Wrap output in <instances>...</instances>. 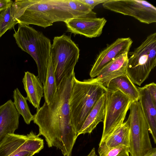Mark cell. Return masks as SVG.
<instances>
[{
    "label": "cell",
    "instance_id": "9",
    "mask_svg": "<svg viewBox=\"0 0 156 156\" xmlns=\"http://www.w3.org/2000/svg\"><path fill=\"white\" fill-rule=\"evenodd\" d=\"M103 7L115 12L133 17L141 23L156 22V8L143 0H107Z\"/></svg>",
    "mask_w": 156,
    "mask_h": 156
},
{
    "label": "cell",
    "instance_id": "24",
    "mask_svg": "<svg viewBox=\"0 0 156 156\" xmlns=\"http://www.w3.org/2000/svg\"><path fill=\"white\" fill-rule=\"evenodd\" d=\"M69 7L75 17L88 13L92 10L86 5L79 0H67Z\"/></svg>",
    "mask_w": 156,
    "mask_h": 156
},
{
    "label": "cell",
    "instance_id": "10",
    "mask_svg": "<svg viewBox=\"0 0 156 156\" xmlns=\"http://www.w3.org/2000/svg\"><path fill=\"white\" fill-rule=\"evenodd\" d=\"M107 21L104 17H97L96 13L92 11L88 14L69 19L65 23L68 30L71 33L92 38L101 35Z\"/></svg>",
    "mask_w": 156,
    "mask_h": 156
},
{
    "label": "cell",
    "instance_id": "8",
    "mask_svg": "<svg viewBox=\"0 0 156 156\" xmlns=\"http://www.w3.org/2000/svg\"><path fill=\"white\" fill-rule=\"evenodd\" d=\"M106 95L103 128L101 140L124 122L133 101L119 90L107 89Z\"/></svg>",
    "mask_w": 156,
    "mask_h": 156
},
{
    "label": "cell",
    "instance_id": "1",
    "mask_svg": "<svg viewBox=\"0 0 156 156\" xmlns=\"http://www.w3.org/2000/svg\"><path fill=\"white\" fill-rule=\"evenodd\" d=\"M75 77L74 70L65 76L57 86L53 102H44L34 115V122L39 127L37 135L43 136L48 147H55L64 156H71L77 137L71 123L69 106Z\"/></svg>",
    "mask_w": 156,
    "mask_h": 156
},
{
    "label": "cell",
    "instance_id": "4",
    "mask_svg": "<svg viewBox=\"0 0 156 156\" xmlns=\"http://www.w3.org/2000/svg\"><path fill=\"white\" fill-rule=\"evenodd\" d=\"M14 30L13 36L17 44L34 60L37 68V76L44 84L50 55V40L41 32L28 25L19 24L18 30Z\"/></svg>",
    "mask_w": 156,
    "mask_h": 156
},
{
    "label": "cell",
    "instance_id": "22",
    "mask_svg": "<svg viewBox=\"0 0 156 156\" xmlns=\"http://www.w3.org/2000/svg\"><path fill=\"white\" fill-rule=\"evenodd\" d=\"M25 141L13 153L22 151H26L34 153H39L44 148L43 140L35 134L32 131L27 135Z\"/></svg>",
    "mask_w": 156,
    "mask_h": 156
},
{
    "label": "cell",
    "instance_id": "26",
    "mask_svg": "<svg viewBox=\"0 0 156 156\" xmlns=\"http://www.w3.org/2000/svg\"><path fill=\"white\" fill-rule=\"evenodd\" d=\"M151 95L154 101L156 103V84L154 82L146 85L144 86Z\"/></svg>",
    "mask_w": 156,
    "mask_h": 156
},
{
    "label": "cell",
    "instance_id": "6",
    "mask_svg": "<svg viewBox=\"0 0 156 156\" xmlns=\"http://www.w3.org/2000/svg\"><path fill=\"white\" fill-rule=\"evenodd\" d=\"M50 55L58 85L65 76L74 70L80 50L70 36L64 34L54 37Z\"/></svg>",
    "mask_w": 156,
    "mask_h": 156
},
{
    "label": "cell",
    "instance_id": "25",
    "mask_svg": "<svg viewBox=\"0 0 156 156\" xmlns=\"http://www.w3.org/2000/svg\"><path fill=\"white\" fill-rule=\"evenodd\" d=\"M129 147L120 145L108 150L103 156H130Z\"/></svg>",
    "mask_w": 156,
    "mask_h": 156
},
{
    "label": "cell",
    "instance_id": "32",
    "mask_svg": "<svg viewBox=\"0 0 156 156\" xmlns=\"http://www.w3.org/2000/svg\"><path fill=\"white\" fill-rule=\"evenodd\" d=\"M12 154H10V155L9 156H11V155H12Z\"/></svg>",
    "mask_w": 156,
    "mask_h": 156
},
{
    "label": "cell",
    "instance_id": "30",
    "mask_svg": "<svg viewBox=\"0 0 156 156\" xmlns=\"http://www.w3.org/2000/svg\"><path fill=\"white\" fill-rule=\"evenodd\" d=\"M144 156H156V148H153Z\"/></svg>",
    "mask_w": 156,
    "mask_h": 156
},
{
    "label": "cell",
    "instance_id": "17",
    "mask_svg": "<svg viewBox=\"0 0 156 156\" xmlns=\"http://www.w3.org/2000/svg\"><path fill=\"white\" fill-rule=\"evenodd\" d=\"M106 92L97 101L88 115L77 136L81 134L90 133L99 123L103 121L105 109Z\"/></svg>",
    "mask_w": 156,
    "mask_h": 156
},
{
    "label": "cell",
    "instance_id": "28",
    "mask_svg": "<svg viewBox=\"0 0 156 156\" xmlns=\"http://www.w3.org/2000/svg\"><path fill=\"white\" fill-rule=\"evenodd\" d=\"M13 2L11 0H0V12L11 6Z\"/></svg>",
    "mask_w": 156,
    "mask_h": 156
},
{
    "label": "cell",
    "instance_id": "11",
    "mask_svg": "<svg viewBox=\"0 0 156 156\" xmlns=\"http://www.w3.org/2000/svg\"><path fill=\"white\" fill-rule=\"evenodd\" d=\"M133 42L129 37L119 38L107 46L97 56L90 73V77H96L106 64L119 55L129 52Z\"/></svg>",
    "mask_w": 156,
    "mask_h": 156
},
{
    "label": "cell",
    "instance_id": "18",
    "mask_svg": "<svg viewBox=\"0 0 156 156\" xmlns=\"http://www.w3.org/2000/svg\"><path fill=\"white\" fill-rule=\"evenodd\" d=\"M106 88L111 90H119L133 101L139 100L140 93L138 88L126 74L112 80Z\"/></svg>",
    "mask_w": 156,
    "mask_h": 156
},
{
    "label": "cell",
    "instance_id": "13",
    "mask_svg": "<svg viewBox=\"0 0 156 156\" xmlns=\"http://www.w3.org/2000/svg\"><path fill=\"white\" fill-rule=\"evenodd\" d=\"M130 132L129 124L127 120L101 140L98 150L99 156H103L109 149L119 145L129 147Z\"/></svg>",
    "mask_w": 156,
    "mask_h": 156
},
{
    "label": "cell",
    "instance_id": "23",
    "mask_svg": "<svg viewBox=\"0 0 156 156\" xmlns=\"http://www.w3.org/2000/svg\"><path fill=\"white\" fill-rule=\"evenodd\" d=\"M18 23L13 18L12 5L0 12V38Z\"/></svg>",
    "mask_w": 156,
    "mask_h": 156
},
{
    "label": "cell",
    "instance_id": "29",
    "mask_svg": "<svg viewBox=\"0 0 156 156\" xmlns=\"http://www.w3.org/2000/svg\"><path fill=\"white\" fill-rule=\"evenodd\" d=\"M35 154L33 152L26 151H19L16 153L12 154L11 156H33Z\"/></svg>",
    "mask_w": 156,
    "mask_h": 156
},
{
    "label": "cell",
    "instance_id": "31",
    "mask_svg": "<svg viewBox=\"0 0 156 156\" xmlns=\"http://www.w3.org/2000/svg\"><path fill=\"white\" fill-rule=\"evenodd\" d=\"M87 156H98L94 147L92 148L90 153Z\"/></svg>",
    "mask_w": 156,
    "mask_h": 156
},
{
    "label": "cell",
    "instance_id": "19",
    "mask_svg": "<svg viewBox=\"0 0 156 156\" xmlns=\"http://www.w3.org/2000/svg\"><path fill=\"white\" fill-rule=\"evenodd\" d=\"M27 135L8 134L0 141V156H9L26 140Z\"/></svg>",
    "mask_w": 156,
    "mask_h": 156
},
{
    "label": "cell",
    "instance_id": "27",
    "mask_svg": "<svg viewBox=\"0 0 156 156\" xmlns=\"http://www.w3.org/2000/svg\"><path fill=\"white\" fill-rule=\"evenodd\" d=\"M79 1L87 5L92 10L96 6L99 4L103 3L106 2L107 0H79Z\"/></svg>",
    "mask_w": 156,
    "mask_h": 156
},
{
    "label": "cell",
    "instance_id": "14",
    "mask_svg": "<svg viewBox=\"0 0 156 156\" xmlns=\"http://www.w3.org/2000/svg\"><path fill=\"white\" fill-rule=\"evenodd\" d=\"M20 114L11 100L0 106V141L18 128Z\"/></svg>",
    "mask_w": 156,
    "mask_h": 156
},
{
    "label": "cell",
    "instance_id": "5",
    "mask_svg": "<svg viewBox=\"0 0 156 156\" xmlns=\"http://www.w3.org/2000/svg\"><path fill=\"white\" fill-rule=\"evenodd\" d=\"M131 53L126 74L134 84L140 86L156 66V32L148 35Z\"/></svg>",
    "mask_w": 156,
    "mask_h": 156
},
{
    "label": "cell",
    "instance_id": "16",
    "mask_svg": "<svg viewBox=\"0 0 156 156\" xmlns=\"http://www.w3.org/2000/svg\"><path fill=\"white\" fill-rule=\"evenodd\" d=\"M140 102L147 120L149 131L151 135L155 144H156V103L144 86L137 87Z\"/></svg>",
    "mask_w": 156,
    "mask_h": 156
},
{
    "label": "cell",
    "instance_id": "20",
    "mask_svg": "<svg viewBox=\"0 0 156 156\" xmlns=\"http://www.w3.org/2000/svg\"><path fill=\"white\" fill-rule=\"evenodd\" d=\"M45 102L49 104L54 99L57 84L51 55L49 57L46 80L43 84Z\"/></svg>",
    "mask_w": 156,
    "mask_h": 156
},
{
    "label": "cell",
    "instance_id": "3",
    "mask_svg": "<svg viewBox=\"0 0 156 156\" xmlns=\"http://www.w3.org/2000/svg\"><path fill=\"white\" fill-rule=\"evenodd\" d=\"M107 90L106 87L94 78L82 81L75 78L69 106L71 123L77 135L88 115Z\"/></svg>",
    "mask_w": 156,
    "mask_h": 156
},
{
    "label": "cell",
    "instance_id": "7",
    "mask_svg": "<svg viewBox=\"0 0 156 156\" xmlns=\"http://www.w3.org/2000/svg\"><path fill=\"white\" fill-rule=\"evenodd\" d=\"M129 109L130 156H144L153 148L148 123L138 101H132Z\"/></svg>",
    "mask_w": 156,
    "mask_h": 156
},
{
    "label": "cell",
    "instance_id": "12",
    "mask_svg": "<svg viewBox=\"0 0 156 156\" xmlns=\"http://www.w3.org/2000/svg\"><path fill=\"white\" fill-rule=\"evenodd\" d=\"M128 52L119 55L106 64L94 79L107 87L112 79L126 74Z\"/></svg>",
    "mask_w": 156,
    "mask_h": 156
},
{
    "label": "cell",
    "instance_id": "21",
    "mask_svg": "<svg viewBox=\"0 0 156 156\" xmlns=\"http://www.w3.org/2000/svg\"><path fill=\"white\" fill-rule=\"evenodd\" d=\"M13 97V103L16 110L23 116L25 122L29 124L31 121H33L34 115L30 112L26 98L23 96L18 88L14 91Z\"/></svg>",
    "mask_w": 156,
    "mask_h": 156
},
{
    "label": "cell",
    "instance_id": "15",
    "mask_svg": "<svg viewBox=\"0 0 156 156\" xmlns=\"http://www.w3.org/2000/svg\"><path fill=\"white\" fill-rule=\"evenodd\" d=\"M22 82L27 93V100L37 110L38 109L41 99L44 96L43 83L37 76L28 71L25 72Z\"/></svg>",
    "mask_w": 156,
    "mask_h": 156
},
{
    "label": "cell",
    "instance_id": "2",
    "mask_svg": "<svg viewBox=\"0 0 156 156\" xmlns=\"http://www.w3.org/2000/svg\"><path fill=\"white\" fill-rule=\"evenodd\" d=\"M12 7L13 18L19 24L44 28L74 18L67 0H16Z\"/></svg>",
    "mask_w": 156,
    "mask_h": 156
}]
</instances>
